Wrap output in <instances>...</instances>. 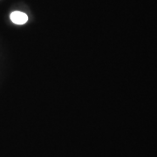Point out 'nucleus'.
<instances>
[{
  "label": "nucleus",
  "mask_w": 157,
  "mask_h": 157,
  "mask_svg": "<svg viewBox=\"0 0 157 157\" xmlns=\"http://www.w3.org/2000/svg\"><path fill=\"white\" fill-rule=\"evenodd\" d=\"M10 17L11 21L16 25H24L28 20V16L22 11H13Z\"/></svg>",
  "instance_id": "obj_1"
}]
</instances>
